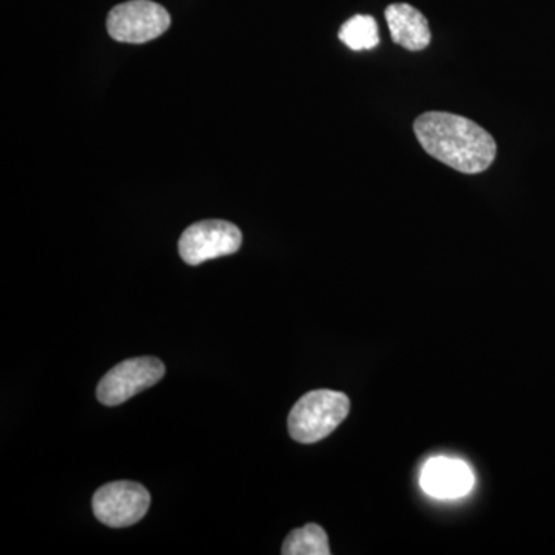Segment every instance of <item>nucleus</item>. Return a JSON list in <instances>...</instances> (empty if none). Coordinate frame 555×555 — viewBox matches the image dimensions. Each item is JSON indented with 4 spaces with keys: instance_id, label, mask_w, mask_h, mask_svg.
<instances>
[{
    "instance_id": "1",
    "label": "nucleus",
    "mask_w": 555,
    "mask_h": 555,
    "mask_svg": "<svg viewBox=\"0 0 555 555\" xmlns=\"http://www.w3.org/2000/svg\"><path fill=\"white\" fill-rule=\"evenodd\" d=\"M414 131L427 155L465 175L488 170L496 156L494 138L474 120L447 112H427Z\"/></svg>"
},
{
    "instance_id": "2",
    "label": "nucleus",
    "mask_w": 555,
    "mask_h": 555,
    "mask_svg": "<svg viewBox=\"0 0 555 555\" xmlns=\"http://www.w3.org/2000/svg\"><path fill=\"white\" fill-rule=\"evenodd\" d=\"M350 411V400L337 390L318 389L299 398L288 414V434L298 443H317L331 436Z\"/></svg>"
},
{
    "instance_id": "3",
    "label": "nucleus",
    "mask_w": 555,
    "mask_h": 555,
    "mask_svg": "<svg viewBox=\"0 0 555 555\" xmlns=\"http://www.w3.org/2000/svg\"><path fill=\"white\" fill-rule=\"evenodd\" d=\"M170 14L152 0H130L109 11L107 28L118 42L145 43L169 30Z\"/></svg>"
},
{
    "instance_id": "4",
    "label": "nucleus",
    "mask_w": 555,
    "mask_h": 555,
    "mask_svg": "<svg viewBox=\"0 0 555 555\" xmlns=\"http://www.w3.org/2000/svg\"><path fill=\"white\" fill-rule=\"evenodd\" d=\"M243 244V233L235 224L221 219H207L184 230L179 238V255L190 266L236 254Z\"/></svg>"
},
{
    "instance_id": "5",
    "label": "nucleus",
    "mask_w": 555,
    "mask_h": 555,
    "mask_svg": "<svg viewBox=\"0 0 555 555\" xmlns=\"http://www.w3.org/2000/svg\"><path fill=\"white\" fill-rule=\"evenodd\" d=\"M166 374L163 361L155 357H139L116 364L98 386L96 396L105 406H118L155 386Z\"/></svg>"
},
{
    "instance_id": "6",
    "label": "nucleus",
    "mask_w": 555,
    "mask_h": 555,
    "mask_svg": "<svg viewBox=\"0 0 555 555\" xmlns=\"http://www.w3.org/2000/svg\"><path fill=\"white\" fill-rule=\"evenodd\" d=\"M150 500L144 486L134 481H115L98 489L91 506L101 524L109 528H127L145 517Z\"/></svg>"
},
{
    "instance_id": "7",
    "label": "nucleus",
    "mask_w": 555,
    "mask_h": 555,
    "mask_svg": "<svg viewBox=\"0 0 555 555\" xmlns=\"http://www.w3.org/2000/svg\"><path fill=\"white\" fill-rule=\"evenodd\" d=\"M422 488L436 499L451 500L466 495L473 489V470L460 460L437 456L423 467Z\"/></svg>"
},
{
    "instance_id": "8",
    "label": "nucleus",
    "mask_w": 555,
    "mask_h": 555,
    "mask_svg": "<svg viewBox=\"0 0 555 555\" xmlns=\"http://www.w3.org/2000/svg\"><path fill=\"white\" fill-rule=\"evenodd\" d=\"M386 22L393 42L408 51H422L430 43L429 22L409 3H392L386 9Z\"/></svg>"
},
{
    "instance_id": "9",
    "label": "nucleus",
    "mask_w": 555,
    "mask_h": 555,
    "mask_svg": "<svg viewBox=\"0 0 555 555\" xmlns=\"http://www.w3.org/2000/svg\"><path fill=\"white\" fill-rule=\"evenodd\" d=\"M284 555H331L326 531L320 525L309 524L295 529L284 540Z\"/></svg>"
},
{
    "instance_id": "10",
    "label": "nucleus",
    "mask_w": 555,
    "mask_h": 555,
    "mask_svg": "<svg viewBox=\"0 0 555 555\" xmlns=\"http://www.w3.org/2000/svg\"><path fill=\"white\" fill-rule=\"evenodd\" d=\"M338 36L339 40L353 51L374 50L379 43L377 21L363 14L345 22Z\"/></svg>"
}]
</instances>
